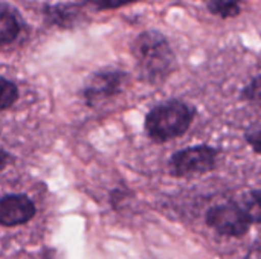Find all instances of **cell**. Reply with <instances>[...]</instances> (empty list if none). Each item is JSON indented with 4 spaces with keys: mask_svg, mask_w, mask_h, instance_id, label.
I'll list each match as a JSON object with an SVG mask.
<instances>
[{
    "mask_svg": "<svg viewBox=\"0 0 261 259\" xmlns=\"http://www.w3.org/2000/svg\"><path fill=\"white\" fill-rule=\"evenodd\" d=\"M130 53L136 61L139 79L159 87L177 70V56L168 38L154 29L138 34L130 41Z\"/></svg>",
    "mask_w": 261,
    "mask_h": 259,
    "instance_id": "1",
    "label": "cell"
},
{
    "mask_svg": "<svg viewBox=\"0 0 261 259\" xmlns=\"http://www.w3.org/2000/svg\"><path fill=\"white\" fill-rule=\"evenodd\" d=\"M197 108L182 99H167L154 105L144 118V131L154 143L179 139L191 128Z\"/></svg>",
    "mask_w": 261,
    "mask_h": 259,
    "instance_id": "2",
    "label": "cell"
},
{
    "mask_svg": "<svg viewBox=\"0 0 261 259\" xmlns=\"http://www.w3.org/2000/svg\"><path fill=\"white\" fill-rule=\"evenodd\" d=\"M220 150L208 145H193L176 151L168 159V172L176 179H188L203 176L217 168Z\"/></svg>",
    "mask_w": 261,
    "mask_h": 259,
    "instance_id": "3",
    "label": "cell"
},
{
    "mask_svg": "<svg viewBox=\"0 0 261 259\" xmlns=\"http://www.w3.org/2000/svg\"><path fill=\"white\" fill-rule=\"evenodd\" d=\"M128 73L116 69L93 72L81 89V96L89 108L101 107L124 92Z\"/></svg>",
    "mask_w": 261,
    "mask_h": 259,
    "instance_id": "4",
    "label": "cell"
},
{
    "mask_svg": "<svg viewBox=\"0 0 261 259\" xmlns=\"http://www.w3.org/2000/svg\"><path fill=\"white\" fill-rule=\"evenodd\" d=\"M205 223L219 235L228 238H242L252 226L246 211L236 202H228L208 209L205 214Z\"/></svg>",
    "mask_w": 261,
    "mask_h": 259,
    "instance_id": "5",
    "label": "cell"
},
{
    "mask_svg": "<svg viewBox=\"0 0 261 259\" xmlns=\"http://www.w3.org/2000/svg\"><path fill=\"white\" fill-rule=\"evenodd\" d=\"M81 2L66 3H44L41 6V17L47 27H57L61 31H73L86 23L87 12Z\"/></svg>",
    "mask_w": 261,
    "mask_h": 259,
    "instance_id": "6",
    "label": "cell"
},
{
    "mask_svg": "<svg viewBox=\"0 0 261 259\" xmlns=\"http://www.w3.org/2000/svg\"><path fill=\"white\" fill-rule=\"evenodd\" d=\"M35 214L37 206L26 194H6L0 200V224L3 227L26 224Z\"/></svg>",
    "mask_w": 261,
    "mask_h": 259,
    "instance_id": "7",
    "label": "cell"
},
{
    "mask_svg": "<svg viewBox=\"0 0 261 259\" xmlns=\"http://www.w3.org/2000/svg\"><path fill=\"white\" fill-rule=\"evenodd\" d=\"M24 21L20 17L18 11L11 6L8 2L0 5V47L6 49L20 37Z\"/></svg>",
    "mask_w": 261,
    "mask_h": 259,
    "instance_id": "8",
    "label": "cell"
},
{
    "mask_svg": "<svg viewBox=\"0 0 261 259\" xmlns=\"http://www.w3.org/2000/svg\"><path fill=\"white\" fill-rule=\"evenodd\" d=\"M206 9L222 20L236 18L242 12V0H203Z\"/></svg>",
    "mask_w": 261,
    "mask_h": 259,
    "instance_id": "9",
    "label": "cell"
},
{
    "mask_svg": "<svg viewBox=\"0 0 261 259\" xmlns=\"http://www.w3.org/2000/svg\"><path fill=\"white\" fill-rule=\"evenodd\" d=\"M242 208L249 215L252 224H261V189H252L242 197Z\"/></svg>",
    "mask_w": 261,
    "mask_h": 259,
    "instance_id": "10",
    "label": "cell"
},
{
    "mask_svg": "<svg viewBox=\"0 0 261 259\" xmlns=\"http://www.w3.org/2000/svg\"><path fill=\"white\" fill-rule=\"evenodd\" d=\"M0 84H2V92H0V110L2 111H8L9 108H12V105H15V102L18 101L20 98V90H18V85L2 76L0 79Z\"/></svg>",
    "mask_w": 261,
    "mask_h": 259,
    "instance_id": "11",
    "label": "cell"
},
{
    "mask_svg": "<svg viewBox=\"0 0 261 259\" xmlns=\"http://www.w3.org/2000/svg\"><path fill=\"white\" fill-rule=\"evenodd\" d=\"M139 2H145V0H81L84 6H90L98 12L119 9L122 6H128L133 3H139Z\"/></svg>",
    "mask_w": 261,
    "mask_h": 259,
    "instance_id": "12",
    "label": "cell"
},
{
    "mask_svg": "<svg viewBox=\"0 0 261 259\" xmlns=\"http://www.w3.org/2000/svg\"><path fill=\"white\" fill-rule=\"evenodd\" d=\"M240 99L254 105H261V73L251 79V82L240 92Z\"/></svg>",
    "mask_w": 261,
    "mask_h": 259,
    "instance_id": "13",
    "label": "cell"
},
{
    "mask_svg": "<svg viewBox=\"0 0 261 259\" xmlns=\"http://www.w3.org/2000/svg\"><path fill=\"white\" fill-rule=\"evenodd\" d=\"M245 140L254 153L261 156V125H254L245 131Z\"/></svg>",
    "mask_w": 261,
    "mask_h": 259,
    "instance_id": "14",
    "label": "cell"
},
{
    "mask_svg": "<svg viewBox=\"0 0 261 259\" xmlns=\"http://www.w3.org/2000/svg\"><path fill=\"white\" fill-rule=\"evenodd\" d=\"M9 160H11V156H9V153L3 148V150H2V163H0V169H2V171L6 168V165L9 163Z\"/></svg>",
    "mask_w": 261,
    "mask_h": 259,
    "instance_id": "15",
    "label": "cell"
}]
</instances>
